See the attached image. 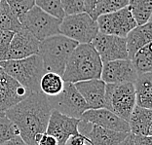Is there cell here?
<instances>
[{
    "label": "cell",
    "mask_w": 152,
    "mask_h": 145,
    "mask_svg": "<svg viewBox=\"0 0 152 145\" xmlns=\"http://www.w3.org/2000/svg\"><path fill=\"white\" fill-rule=\"evenodd\" d=\"M52 111L47 96L39 92L28 95L4 114L18 128L26 145H36L39 137L46 133Z\"/></svg>",
    "instance_id": "6da1fadb"
},
{
    "label": "cell",
    "mask_w": 152,
    "mask_h": 145,
    "mask_svg": "<svg viewBox=\"0 0 152 145\" xmlns=\"http://www.w3.org/2000/svg\"><path fill=\"white\" fill-rule=\"evenodd\" d=\"M102 61L93 45L78 44L71 53L65 65L63 79L64 82H77L101 79Z\"/></svg>",
    "instance_id": "7a4b0ae2"
},
{
    "label": "cell",
    "mask_w": 152,
    "mask_h": 145,
    "mask_svg": "<svg viewBox=\"0 0 152 145\" xmlns=\"http://www.w3.org/2000/svg\"><path fill=\"white\" fill-rule=\"evenodd\" d=\"M77 45L75 41L58 34L40 41L37 55L42 60L47 72L63 76L68 58Z\"/></svg>",
    "instance_id": "3957f363"
},
{
    "label": "cell",
    "mask_w": 152,
    "mask_h": 145,
    "mask_svg": "<svg viewBox=\"0 0 152 145\" xmlns=\"http://www.w3.org/2000/svg\"><path fill=\"white\" fill-rule=\"evenodd\" d=\"M0 66L7 74L20 83L29 95L40 92V80L46 70L38 55L22 60L0 61Z\"/></svg>",
    "instance_id": "277c9868"
},
{
    "label": "cell",
    "mask_w": 152,
    "mask_h": 145,
    "mask_svg": "<svg viewBox=\"0 0 152 145\" xmlns=\"http://www.w3.org/2000/svg\"><path fill=\"white\" fill-rule=\"evenodd\" d=\"M134 106L136 95L133 83L106 84L104 108L128 122Z\"/></svg>",
    "instance_id": "5b68a950"
},
{
    "label": "cell",
    "mask_w": 152,
    "mask_h": 145,
    "mask_svg": "<svg viewBox=\"0 0 152 145\" xmlns=\"http://www.w3.org/2000/svg\"><path fill=\"white\" fill-rule=\"evenodd\" d=\"M98 33V23L86 12L65 16L60 25L61 35L78 44H90Z\"/></svg>",
    "instance_id": "8992f818"
},
{
    "label": "cell",
    "mask_w": 152,
    "mask_h": 145,
    "mask_svg": "<svg viewBox=\"0 0 152 145\" xmlns=\"http://www.w3.org/2000/svg\"><path fill=\"white\" fill-rule=\"evenodd\" d=\"M23 29H26L38 41L60 34L61 20L45 13L37 6H33L20 19Z\"/></svg>",
    "instance_id": "52a82bcc"
},
{
    "label": "cell",
    "mask_w": 152,
    "mask_h": 145,
    "mask_svg": "<svg viewBox=\"0 0 152 145\" xmlns=\"http://www.w3.org/2000/svg\"><path fill=\"white\" fill-rule=\"evenodd\" d=\"M47 98L52 110H56L71 118L80 119L82 114L89 109L74 84L69 82H64L61 94L56 96H47Z\"/></svg>",
    "instance_id": "ba28073f"
},
{
    "label": "cell",
    "mask_w": 152,
    "mask_h": 145,
    "mask_svg": "<svg viewBox=\"0 0 152 145\" xmlns=\"http://www.w3.org/2000/svg\"><path fill=\"white\" fill-rule=\"evenodd\" d=\"M96 22L99 32L122 38H126L128 33L137 26L128 6L114 13L99 16Z\"/></svg>",
    "instance_id": "9c48e42d"
},
{
    "label": "cell",
    "mask_w": 152,
    "mask_h": 145,
    "mask_svg": "<svg viewBox=\"0 0 152 145\" xmlns=\"http://www.w3.org/2000/svg\"><path fill=\"white\" fill-rule=\"evenodd\" d=\"M102 63L117 60H127L126 39L99 32L91 42Z\"/></svg>",
    "instance_id": "30bf717a"
},
{
    "label": "cell",
    "mask_w": 152,
    "mask_h": 145,
    "mask_svg": "<svg viewBox=\"0 0 152 145\" xmlns=\"http://www.w3.org/2000/svg\"><path fill=\"white\" fill-rule=\"evenodd\" d=\"M132 61L127 60H117L102 63L101 79L105 84H122L133 83L137 77Z\"/></svg>",
    "instance_id": "8fae6325"
},
{
    "label": "cell",
    "mask_w": 152,
    "mask_h": 145,
    "mask_svg": "<svg viewBox=\"0 0 152 145\" xmlns=\"http://www.w3.org/2000/svg\"><path fill=\"white\" fill-rule=\"evenodd\" d=\"M80 119L71 118L53 110L48 122L46 133L54 136L58 145H65L70 136L78 134V125Z\"/></svg>",
    "instance_id": "7c38bea8"
},
{
    "label": "cell",
    "mask_w": 152,
    "mask_h": 145,
    "mask_svg": "<svg viewBox=\"0 0 152 145\" xmlns=\"http://www.w3.org/2000/svg\"><path fill=\"white\" fill-rule=\"evenodd\" d=\"M29 94L0 66V113H4Z\"/></svg>",
    "instance_id": "4fadbf2b"
},
{
    "label": "cell",
    "mask_w": 152,
    "mask_h": 145,
    "mask_svg": "<svg viewBox=\"0 0 152 145\" xmlns=\"http://www.w3.org/2000/svg\"><path fill=\"white\" fill-rule=\"evenodd\" d=\"M81 121L114 132L130 133L129 124L106 108L88 109L82 114Z\"/></svg>",
    "instance_id": "5bb4252c"
},
{
    "label": "cell",
    "mask_w": 152,
    "mask_h": 145,
    "mask_svg": "<svg viewBox=\"0 0 152 145\" xmlns=\"http://www.w3.org/2000/svg\"><path fill=\"white\" fill-rule=\"evenodd\" d=\"M39 42L29 31L22 28L14 33L6 60H22L37 55Z\"/></svg>",
    "instance_id": "9a60e30c"
},
{
    "label": "cell",
    "mask_w": 152,
    "mask_h": 145,
    "mask_svg": "<svg viewBox=\"0 0 152 145\" xmlns=\"http://www.w3.org/2000/svg\"><path fill=\"white\" fill-rule=\"evenodd\" d=\"M78 132L89 138L93 145H118L130 133L106 130L81 120L78 125Z\"/></svg>",
    "instance_id": "2e32d148"
},
{
    "label": "cell",
    "mask_w": 152,
    "mask_h": 145,
    "mask_svg": "<svg viewBox=\"0 0 152 145\" xmlns=\"http://www.w3.org/2000/svg\"><path fill=\"white\" fill-rule=\"evenodd\" d=\"M79 94L84 98L89 109L104 108L106 84L102 79L81 81L74 84Z\"/></svg>",
    "instance_id": "e0dca14e"
},
{
    "label": "cell",
    "mask_w": 152,
    "mask_h": 145,
    "mask_svg": "<svg viewBox=\"0 0 152 145\" xmlns=\"http://www.w3.org/2000/svg\"><path fill=\"white\" fill-rule=\"evenodd\" d=\"M126 47L128 58L131 60L132 57L142 47L150 44L152 41V26L151 20L145 25L137 26L126 36Z\"/></svg>",
    "instance_id": "ac0fdd59"
},
{
    "label": "cell",
    "mask_w": 152,
    "mask_h": 145,
    "mask_svg": "<svg viewBox=\"0 0 152 145\" xmlns=\"http://www.w3.org/2000/svg\"><path fill=\"white\" fill-rule=\"evenodd\" d=\"M130 133L134 136H151L152 134V111L136 105L129 120Z\"/></svg>",
    "instance_id": "d6986e66"
},
{
    "label": "cell",
    "mask_w": 152,
    "mask_h": 145,
    "mask_svg": "<svg viewBox=\"0 0 152 145\" xmlns=\"http://www.w3.org/2000/svg\"><path fill=\"white\" fill-rule=\"evenodd\" d=\"M136 105L140 107L152 108V75L150 73L139 74L134 82Z\"/></svg>",
    "instance_id": "ffe728a7"
},
{
    "label": "cell",
    "mask_w": 152,
    "mask_h": 145,
    "mask_svg": "<svg viewBox=\"0 0 152 145\" xmlns=\"http://www.w3.org/2000/svg\"><path fill=\"white\" fill-rule=\"evenodd\" d=\"M64 81L61 75L54 72H45L41 77L39 88L40 92L46 96H56L64 89Z\"/></svg>",
    "instance_id": "44dd1931"
},
{
    "label": "cell",
    "mask_w": 152,
    "mask_h": 145,
    "mask_svg": "<svg viewBox=\"0 0 152 145\" xmlns=\"http://www.w3.org/2000/svg\"><path fill=\"white\" fill-rule=\"evenodd\" d=\"M22 28L19 18L10 9L6 0H0V30L15 33Z\"/></svg>",
    "instance_id": "7402d4cb"
},
{
    "label": "cell",
    "mask_w": 152,
    "mask_h": 145,
    "mask_svg": "<svg viewBox=\"0 0 152 145\" xmlns=\"http://www.w3.org/2000/svg\"><path fill=\"white\" fill-rule=\"evenodd\" d=\"M128 7L130 8L137 26L145 25L151 20V0H129Z\"/></svg>",
    "instance_id": "603a6c76"
},
{
    "label": "cell",
    "mask_w": 152,
    "mask_h": 145,
    "mask_svg": "<svg viewBox=\"0 0 152 145\" xmlns=\"http://www.w3.org/2000/svg\"><path fill=\"white\" fill-rule=\"evenodd\" d=\"M152 44H147L134 55L131 61L137 74L150 73L152 70Z\"/></svg>",
    "instance_id": "cb8c5ba5"
},
{
    "label": "cell",
    "mask_w": 152,
    "mask_h": 145,
    "mask_svg": "<svg viewBox=\"0 0 152 145\" xmlns=\"http://www.w3.org/2000/svg\"><path fill=\"white\" fill-rule=\"evenodd\" d=\"M129 5V0H101L90 16L95 20L102 15L114 13Z\"/></svg>",
    "instance_id": "d4e9b609"
},
{
    "label": "cell",
    "mask_w": 152,
    "mask_h": 145,
    "mask_svg": "<svg viewBox=\"0 0 152 145\" xmlns=\"http://www.w3.org/2000/svg\"><path fill=\"white\" fill-rule=\"evenodd\" d=\"M20 136L18 128L4 113L0 114V145Z\"/></svg>",
    "instance_id": "484cf974"
},
{
    "label": "cell",
    "mask_w": 152,
    "mask_h": 145,
    "mask_svg": "<svg viewBox=\"0 0 152 145\" xmlns=\"http://www.w3.org/2000/svg\"><path fill=\"white\" fill-rule=\"evenodd\" d=\"M35 6L40 8L45 13L55 17L58 20H63L65 15L61 8V0H34Z\"/></svg>",
    "instance_id": "4316f807"
},
{
    "label": "cell",
    "mask_w": 152,
    "mask_h": 145,
    "mask_svg": "<svg viewBox=\"0 0 152 145\" xmlns=\"http://www.w3.org/2000/svg\"><path fill=\"white\" fill-rule=\"evenodd\" d=\"M6 2L19 20L33 6H35L34 0H6Z\"/></svg>",
    "instance_id": "83f0119b"
},
{
    "label": "cell",
    "mask_w": 152,
    "mask_h": 145,
    "mask_svg": "<svg viewBox=\"0 0 152 145\" xmlns=\"http://www.w3.org/2000/svg\"><path fill=\"white\" fill-rule=\"evenodd\" d=\"M61 4L65 16L85 12L84 0H61Z\"/></svg>",
    "instance_id": "f1b7e54d"
},
{
    "label": "cell",
    "mask_w": 152,
    "mask_h": 145,
    "mask_svg": "<svg viewBox=\"0 0 152 145\" xmlns=\"http://www.w3.org/2000/svg\"><path fill=\"white\" fill-rule=\"evenodd\" d=\"M14 32L11 31H2L0 37V61H4L7 58L10 43L13 38Z\"/></svg>",
    "instance_id": "f546056e"
},
{
    "label": "cell",
    "mask_w": 152,
    "mask_h": 145,
    "mask_svg": "<svg viewBox=\"0 0 152 145\" xmlns=\"http://www.w3.org/2000/svg\"><path fill=\"white\" fill-rule=\"evenodd\" d=\"M65 145H93L89 138L82 136L81 133L75 134V136H70L66 141Z\"/></svg>",
    "instance_id": "4dcf8cb0"
},
{
    "label": "cell",
    "mask_w": 152,
    "mask_h": 145,
    "mask_svg": "<svg viewBox=\"0 0 152 145\" xmlns=\"http://www.w3.org/2000/svg\"><path fill=\"white\" fill-rule=\"evenodd\" d=\"M36 145H58V141L54 136L45 133L37 140Z\"/></svg>",
    "instance_id": "1f68e13d"
},
{
    "label": "cell",
    "mask_w": 152,
    "mask_h": 145,
    "mask_svg": "<svg viewBox=\"0 0 152 145\" xmlns=\"http://www.w3.org/2000/svg\"><path fill=\"white\" fill-rule=\"evenodd\" d=\"M101 1V0H84V5H85V12L88 13L89 15H91L92 12L94 11L96 5Z\"/></svg>",
    "instance_id": "d6a6232c"
},
{
    "label": "cell",
    "mask_w": 152,
    "mask_h": 145,
    "mask_svg": "<svg viewBox=\"0 0 152 145\" xmlns=\"http://www.w3.org/2000/svg\"><path fill=\"white\" fill-rule=\"evenodd\" d=\"M1 145H26V143L23 140V138L20 136H17L15 137H13L12 139L2 143Z\"/></svg>",
    "instance_id": "836d02e7"
},
{
    "label": "cell",
    "mask_w": 152,
    "mask_h": 145,
    "mask_svg": "<svg viewBox=\"0 0 152 145\" xmlns=\"http://www.w3.org/2000/svg\"><path fill=\"white\" fill-rule=\"evenodd\" d=\"M118 145H137L136 141H134V137L133 133H128V136L124 138Z\"/></svg>",
    "instance_id": "e575fe53"
},
{
    "label": "cell",
    "mask_w": 152,
    "mask_h": 145,
    "mask_svg": "<svg viewBox=\"0 0 152 145\" xmlns=\"http://www.w3.org/2000/svg\"><path fill=\"white\" fill-rule=\"evenodd\" d=\"M1 34H2V30H0V37H1Z\"/></svg>",
    "instance_id": "d590c367"
},
{
    "label": "cell",
    "mask_w": 152,
    "mask_h": 145,
    "mask_svg": "<svg viewBox=\"0 0 152 145\" xmlns=\"http://www.w3.org/2000/svg\"><path fill=\"white\" fill-rule=\"evenodd\" d=\"M0 114H1V113H0Z\"/></svg>",
    "instance_id": "8d00e7d4"
}]
</instances>
